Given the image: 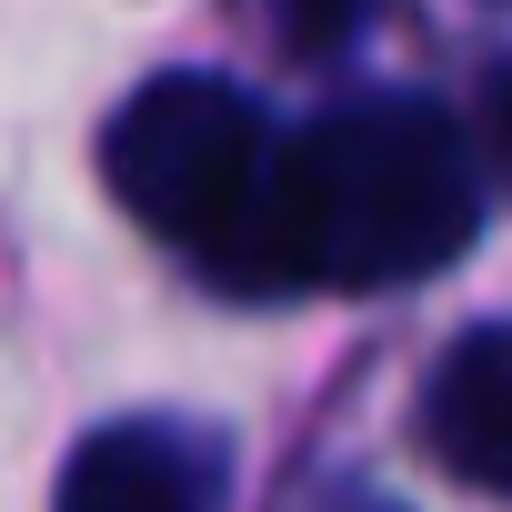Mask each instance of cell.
I'll list each match as a JSON object with an SVG mask.
<instances>
[{
  "mask_svg": "<svg viewBox=\"0 0 512 512\" xmlns=\"http://www.w3.org/2000/svg\"><path fill=\"white\" fill-rule=\"evenodd\" d=\"M492 161L432 91H352L272 131L262 241L241 292H402L482 241Z\"/></svg>",
  "mask_w": 512,
  "mask_h": 512,
  "instance_id": "cell-1",
  "label": "cell"
},
{
  "mask_svg": "<svg viewBox=\"0 0 512 512\" xmlns=\"http://www.w3.org/2000/svg\"><path fill=\"white\" fill-rule=\"evenodd\" d=\"M272 111L221 71H161L141 81L111 131H101V181L111 201L201 262L221 292L251 282V241H262V181H272Z\"/></svg>",
  "mask_w": 512,
  "mask_h": 512,
  "instance_id": "cell-2",
  "label": "cell"
},
{
  "mask_svg": "<svg viewBox=\"0 0 512 512\" xmlns=\"http://www.w3.org/2000/svg\"><path fill=\"white\" fill-rule=\"evenodd\" d=\"M221 492H231V452L211 422L131 412L71 442L51 512H221Z\"/></svg>",
  "mask_w": 512,
  "mask_h": 512,
  "instance_id": "cell-3",
  "label": "cell"
},
{
  "mask_svg": "<svg viewBox=\"0 0 512 512\" xmlns=\"http://www.w3.org/2000/svg\"><path fill=\"white\" fill-rule=\"evenodd\" d=\"M422 442L462 492H512V332L472 322L422 382Z\"/></svg>",
  "mask_w": 512,
  "mask_h": 512,
  "instance_id": "cell-4",
  "label": "cell"
},
{
  "mask_svg": "<svg viewBox=\"0 0 512 512\" xmlns=\"http://www.w3.org/2000/svg\"><path fill=\"white\" fill-rule=\"evenodd\" d=\"M372 11H382V0H272V21L292 31V51H302V61L352 51V41L372 31Z\"/></svg>",
  "mask_w": 512,
  "mask_h": 512,
  "instance_id": "cell-5",
  "label": "cell"
},
{
  "mask_svg": "<svg viewBox=\"0 0 512 512\" xmlns=\"http://www.w3.org/2000/svg\"><path fill=\"white\" fill-rule=\"evenodd\" d=\"M362 512H382V502H362Z\"/></svg>",
  "mask_w": 512,
  "mask_h": 512,
  "instance_id": "cell-6",
  "label": "cell"
}]
</instances>
